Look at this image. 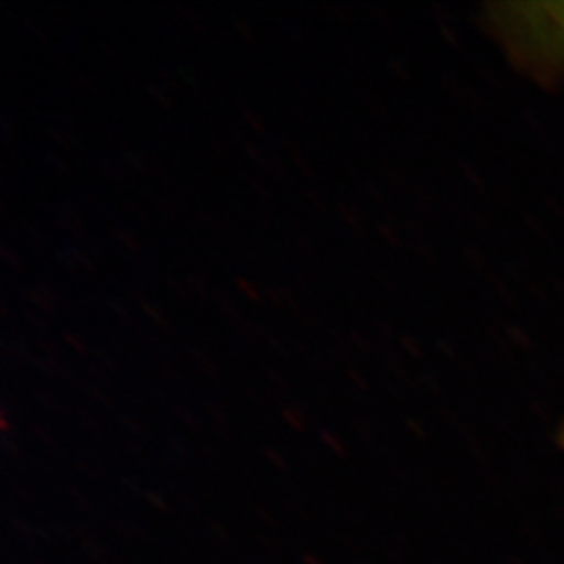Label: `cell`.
<instances>
[{
	"label": "cell",
	"mask_w": 564,
	"mask_h": 564,
	"mask_svg": "<svg viewBox=\"0 0 564 564\" xmlns=\"http://www.w3.org/2000/svg\"><path fill=\"white\" fill-rule=\"evenodd\" d=\"M489 34L527 80L564 88V2H502L485 9Z\"/></svg>",
	"instance_id": "6da1fadb"
},
{
	"label": "cell",
	"mask_w": 564,
	"mask_h": 564,
	"mask_svg": "<svg viewBox=\"0 0 564 564\" xmlns=\"http://www.w3.org/2000/svg\"><path fill=\"white\" fill-rule=\"evenodd\" d=\"M558 440H561V445H563L564 449V419L563 424H561V431H558Z\"/></svg>",
	"instance_id": "7a4b0ae2"
}]
</instances>
